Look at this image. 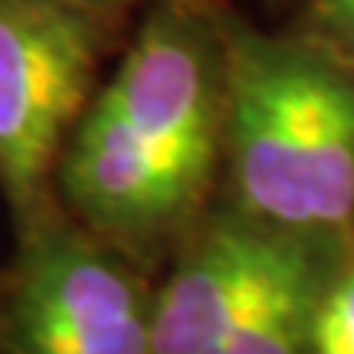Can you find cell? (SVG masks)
I'll list each match as a JSON object with an SVG mask.
<instances>
[{"mask_svg":"<svg viewBox=\"0 0 354 354\" xmlns=\"http://www.w3.org/2000/svg\"><path fill=\"white\" fill-rule=\"evenodd\" d=\"M220 161L223 53L184 10H161L86 105L56 184L82 227L135 259L187 230Z\"/></svg>","mask_w":354,"mask_h":354,"instance_id":"6da1fadb","label":"cell"},{"mask_svg":"<svg viewBox=\"0 0 354 354\" xmlns=\"http://www.w3.org/2000/svg\"><path fill=\"white\" fill-rule=\"evenodd\" d=\"M223 165L233 207L253 220L354 243V79L325 50L230 33Z\"/></svg>","mask_w":354,"mask_h":354,"instance_id":"7a4b0ae2","label":"cell"},{"mask_svg":"<svg viewBox=\"0 0 354 354\" xmlns=\"http://www.w3.org/2000/svg\"><path fill=\"white\" fill-rule=\"evenodd\" d=\"M13 233L0 354H154V292L125 250L53 203Z\"/></svg>","mask_w":354,"mask_h":354,"instance_id":"3957f363","label":"cell"},{"mask_svg":"<svg viewBox=\"0 0 354 354\" xmlns=\"http://www.w3.org/2000/svg\"><path fill=\"white\" fill-rule=\"evenodd\" d=\"M99 30L79 0H0V194L13 230L50 207V184L92 102Z\"/></svg>","mask_w":354,"mask_h":354,"instance_id":"277c9868","label":"cell"},{"mask_svg":"<svg viewBox=\"0 0 354 354\" xmlns=\"http://www.w3.org/2000/svg\"><path fill=\"white\" fill-rule=\"evenodd\" d=\"M312 240L259 223L240 207L214 216L180 253L165 286L154 289V354H216L256 299Z\"/></svg>","mask_w":354,"mask_h":354,"instance_id":"5b68a950","label":"cell"},{"mask_svg":"<svg viewBox=\"0 0 354 354\" xmlns=\"http://www.w3.org/2000/svg\"><path fill=\"white\" fill-rule=\"evenodd\" d=\"M354 243L312 240L256 299L216 354H308L325 289Z\"/></svg>","mask_w":354,"mask_h":354,"instance_id":"8992f818","label":"cell"},{"mask_svg":"<svg viewBox=\"0 0 354 354\" xmlns=\"http://www.w3.org/2000/svg\"><path fill=\"white\" fill-rule=\"evenodd\" d=\"M308 354H354V253L325 289Z\"/></svg>","mask_w":354,"mask_h":354,"instance_id":"52a82bcc","label":"cell"},{"mask_svg":"<svg viewBox=\"0 0 354 354\" xmlns=\"http://www.w3.org/2000/svg\"><path fill=\"white\" fill-rule=\"evenodd\" d=\"M315 26L344 56H354V0H315Z\"/></svg>","mask_w":354,"mask_h":354,"instance_id":"ba28073f","label":"cell"},{"mask_svg":"<svg viewBox=\"0 0 354 354\" xmlns=\"http://www.w3.org/2000/svg\"><path fill=\"white\" fill-rule=\"evenodd\" d=\"M79 3H86L88 7V3H112V0H79Z\"/></svg>","mask_w":354,"mask_h":354,"instance_id":"9c48e42d","label":"cell"}]
</instances>
